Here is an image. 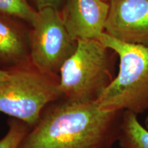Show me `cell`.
Masks as SVG:
<instances>
[{
  "mask_svg": "<svg viewBox=\"0 0 148 148\" xmlns=\"http://www.w3.org/2000/svg\"><path fill=\"white\" fill-rule=\"evenodd\" d=\"M55 102L18 148H110L118 140L123 111L101 110L96 101Z\"/></svg>",
  "mask_w": 148,
  "mask_h": 148,
  "instance_id": "1",
  "label": "cell"
},
{
  "mask_svg": "<svg viewBox=\"0 0 148 148\" xmlns=\"http://www.w3.org/2000/svg\"><path fill=\"white\" fill-rule=\"evenodd\" d=\"M97 40L119 58L117 75L96 101L98 106L106 111L144 113L148 110V47L120 41L105 32Z\"/></svg>",
  "mask_w": 148,
  "mask_h": 148,
  "instance_id": "2",
  "label": "cell"
},
{
  "mask_svg": "<svg viewBox=\"0 0 148 148\" xmlns=\"http://www.w3.org/2000/svg\"><path fill=\"white\" fill-rule=\"evenodd\" d=\"M109 50L97 39L77 40L75 51L60 71L62 98L81 102L97 100L114 78Z\"/></svg>",
  "mask_w": 148,
  "mask_h": 148,
  "instance_id": "3",
  "label": "cell"
},
{
  "mask_svg": "<svg viewBox=\"0 0 148 148\" xmlns=\"http://www.w3.org/2000/svg\"><path fill=\"white\" fill-rule=\"evenodd\" d=\"M0 81V112L33 127L44 110L62 97L59 80L34 69L9 70Z\"/></svg>",
  "mask_w": 148,
  "mask_h": 148,
  "instance_id": "4",
  "label": "cell"
},
{
  "mask_svg": "<svg viewBox=\"0 0 148 148\" xmlns=\"http://www.w3.org/2000/svg\"><path fill=\"white\" fill-rule=\"evenodd\" d=\"M30 60L40 73L55 77L77 45L66 30L58 9L45 8L37 10L32 23Z\"/></svg>",
  "mask_w": 148,
  "mask_h": 148,
  "instance_id": "5",
  "label": "cell"
},
{
  "mask_svg": "<svg viewBox=\"0 0 148 148\" xmlns=\"http://www.w3.org/2000/svg\"><path fill=\"white\" fill-rule=\"evenodd\" d=\"M104 32L120 41L148 47V0H110Z\"/></svg>",
  "mask_w": 148,
  "mask_h": 148,
  "instance_id": "6",
  "label": "cell"
},
{
  "mask_svg": "<svg viewBox=\"0 0 148 148\" xmlns=\"http://www.w3.org/2000/svg\"><path fill=\"white\" fill-rule=\"evenodd\" d=\"M109 8L105 0H66L61 16L74 40L98 39L104 32Z\"/></svg>",
  "mask_w": 148,
  "mask_h": 148,
  "instance_id": "7",
  "label": "cell"
},
{
  "mask_svg": "<svg viewBox=\"0 0 148 148\" xmlns=\"http://www.w3.org/2000/svg\"><path fill=\"white\" fill-rule=\"evenodd\" d=\"M25 46L17 29L0 15V63L17 64L24 60Z\"/></svg>",
  "mask_w": 148,
  "mask_h": 148,
  "instance_id": "8",
  "label": "cell"
},
{
  "mask_svg": "<svg viewBox=\"0 0 148 148\" xmlns=\"http://www.w3.org/2000/svg\"><path fill=\"white\" fill-rule=\"evenodd\" d=\"M117 142L121 148H148V129L137 114L123 111Z\"/></svg>",
  "mask_w": 148,
  "mask_h": 148,
  "instance_id": "9",
  "label": "cell"
},
{
  "mask_svg": "<svg viewBox=\"0 0 148 148\" xmlns=\"http://www.w3.org/2000/svg\"><path fill=\"white\" fill-rule=\"evenodd\" d=\"M37 10L29 4L27 0H0V15L7 18L23 19L32 24Z\"/></svg>",
  "mask_w": 148,
  "mask_h": 148,
  "instance_id": "10",
  "label": "cell"
},
{
  "mask_svg": "<svg viewBox=\"0 0 148 148\" xmlns=\"http://www.w3.org/2000/svg\"><path fill=\"white\" fill-rule=\"evenodd\" d=\"M29 127L20 120H11L9 122L8 132L0 139V148H18L29 132Z\"/></svg>",
  "mask_w": 148,
  "mask_h": 148,
  "instance_id": "11",
  "label": "cell"
},
{
  "mask_svg": "<svg viewBox=\"0 0 148 148\" xmlns=\"http://www.w3.org/2000/svg\"><path fill=\"white\" fill-rule=\"evenodd\" d=\"M63 0H32L36 7V10L45 8H53L58 9Z\"/></svg>",
  "mask_w": 148,
  "mask_h": 148,
  "instance_id": "12",
  "label": "cell"
},
{
  "mask_svg": "<svg viewBox=\"0 0 148 148\" xmlns=\"http://www.w3.org/2000/svg\"><path fill=\"white\" fill-rule=\"evenodd\" d=\"M9 74H10L9 70L2 69L0 68V81L6 79L9 76Z\"/></svg>",
  "mask_w": 148,
  "mask_h": 148,
  "instance_id": "13",
  "label": "cell"
},
{
  "mask_svg": "<svg viewBox=\"0 0 148 148\" xmlns=\"http://www.w3.org/2000/svg\"><path fill=\"white\" fill-rule=\"evenodd\" d=\"M145 126L148 129V114H147V116L145 117Z\"/></svg>",
  "mask_w": 148,
  "mask_h": 148,
  "instance_id": "14",
  "label": "cell"
}]
</instances>
